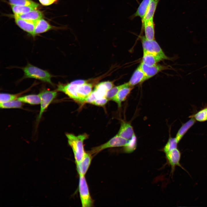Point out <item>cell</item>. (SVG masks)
I'll return each mask as SVG.
<instances>
[{"label":"cell","instance_id":"obj_7","mask_svg":"<svg viewBox=\"0 0 207 207\" xmlns=\"http://www.w3.org/2000/svg\"><path fill=\"white\" fill-rule=\"evenodd\" d=\"M57 91L56 90L43 89L39 94L40 98L41 101L40 110L37 120L38 122L40 120L45 110L56 97Z\"/></svg>","mask_w":207,"mask_h":207},{"label":"cell","instance_id":"obj_14","mask_svg":"<svg viewBox=\"0 0 207 207\" xmlns=\"http://www.w3.org/2000/svg\"><path fill=\"white\" fill-rule=\"evenodd\" d=\"M135 134L133 128L129 122L122 121L117 135L126 139L129 140Z\"/></svg>","mask_w":207,"mask_h":207},{"label":"cell","instance_id":"obj_9","mask_svg":"<svg viewBox=\"0 0 207 207\" xmlns=\"http://www.w3.org/2000/svg\"><path fill=\"white\" fill-rule=\"evenodd\" d=\"M14 18L16 24L20 28L33 37L34 31L38 20H30Z\"/></svg>","mask_w":207,"mask_h":207},{"label":"cell","instance_id":"obj_16","mask_svg":"<svg viewBox=\"0 0 207 207\" xmlns=\"http://www.w3.org/2000/svg\"><path fill=\"white\" fill-rule=\"evenodd\" d=\"M147 80L146 77L139 65L134 71L128 83L130 86L133 87Z\"/></svg>","mask_w":207,"mask_h":207},{"label":"cell","instance_id":"obj_1","mask_svg":"<svg viewBox=\"0 0 207 207\" xmlns=\"http://www.w3.org/2000/svg\"><path fill=\"white\" fill-rule=\"evenodd\" d=\"M66 136L73 151L76 164L77 163L82 159L86 153L84 150L83 142L88 136L86 134L75 135L71 133H66Z\"/></svg>","mask_w":207,"mask_h":207},{"label":"cell","instance_id":"obj_19","mask_svg":"<svg viewBox=\"0 0 207 207\" xmlns=\"http://www.w3.org/2000/svg\"><path fill=\"white\" fill-rule=\"evenodd\" d=\"M43 16L41 12L36 9L26 13L14 14L13 16L14 18H18L25 20H37L42 18Z\"/></svg>","mask_w":207,"mask_h":207},{"label":"cell","instance_id":"obj_4","mask_svg":"<svg viewBox=\"0 0 207 207\" xmlns=\"http://www.w3.org/2000/svg\"><path fill=\"white\" fill-rule=\"evenodd\" d=\"M143 52H147L159 56L163 60H170L164 53L158 43L155 40H149L145 36L140 37Z\"/></svg>","mask_w":207,"mask_h":207},{"label":"cell","instance_id":"obj_5","mask_svg":"<svg viewBox=\"0 0 207 207\" xmlns=\"http://www.w3.org/2000/svg\"><path fill=\"white\" fill-rule=\"evenodd\" d=\"M86 82L84 80H77L66 84L59 83L56 90L64 93L71 98L77 101V88L79 85Z\"/></svg>","mask_w":207,"mask_h":207},{"label":"cell","instance_id":"obj_34","mask_svg":"<svg viewBox=\"0 0 207 207\" xmlns=\"http://www.w3.org/2000/svg\"><path fill=\"white\" fill-rule=\"evenodd\" d=\"M57 0H39L40 2L43 5H49L56 2Z\"/></svg>","mask_w":207,"mask_h":207},{"label":"cell","instance_id":"obj_26","mask_svg":"<svg viewBox=\"0 0 207 207\" xmlns=\"http://www.w3.org/2000/svg\"><path fill=\"white\" fill-rule=\"evenodd\" d=\"M23 103L17 99L7 102L0 103V107L2 109L21 108L23 106Z\"/></svg>","mask_w":207,"mask_h":207},{"label":"cell","instance_id":"obj_29","mask_svg":"<svg viewBox=\"0 0 207 207\" xmlns=\"http://www.w3.org/2000/svg\"><path fill=\"white\" fill-rule=\"evenodd\" d=\"M179 142L175 138L170 137L163 148V150L165 153L173 149L177 148Z\"/></svg>","mask_w":207,"mask_h":207},{"label":"cell","instance_id":"obj_13","mask_svg":"<svg viewBox=\"0 0 207 207\" xmlns=\"http://www.w3.org/2000/svg\"><path fill=\"white\" fill-rule=\"evenodd\" d=\"M133 89V87L128 85L122 88L112 99L118 104L119 107L121 106L122 103L125 101Z\"/></svg>","mask_w":207,"mask_h":207},{"label":"cell","instance_id":"obj_8","mask_svg":"<svg viewBox=\"0 0 207 207\" xmlns=\"http://www.w3.org/2000/svg\"><path fill=\"white\" fill-rule=\"evenodd\" d=\"M165 154L168 162L171 167L172 173L175 170V167L177 166L185 170L180 163L181 154L179 149L177 148Z\"/></svg>","mask_w":207,"mask_h":207},{"label":"cell","instance_id":"obj_3","mask_svg":"<svg viewBox=\"0 0 207 207\" xmlns=\"http://www.w3.org/2000/svg\"><path fill=\"white\" fill-rule=\"evenodd\" d=\"M78 189L82 206H93V200L91 196L85 176H79Z\"/></svg>","mask_w":207,"mask_h":207},{"label":"cell","instance_id":"obj_22","mask_svg":"<svg viewBox=\"0 0 207 207\" xmlns=\"http://www.w3.org/2000/svg\"><path fill=\"white\" fill-rule=\"evenodd\" d=\"M152 0H143L139 5L136 12L131 16V18L137 17L143 19Z\"/></svg>","mask_w":207,"mask_h":207},{"label":"cell","instance_id":"obj_17","mask_svg":"<svg viewBox=\"0 0 207 207\" xmlns=\"http://www.w3.org/2000/svg\"><path fill=\"white\" fill-rule=\"evenodd\" d=\"M112 87V84L110 81H105L97 85L93 91L98 98L106 97L107 93Z\"/></svg>","mask_w":207,"mask_h":207},{"label":"cell","instance_id":"obj_32","mask_svg":"<svg viewBox=\"0 0 207 207\" xmlns=\"http://www.w3.org/2000/svg\"><path fill=\"white\" fill-rule=\"evenodd\" d=\"M11 5L18 6L35 5L38 3L31 0H9Z\"/></svg>","mask_w":207,"mask_h":207},{"label":"cell","instance_id":"obj_28","mask_svg":"<svg viewBox=\"0 0 207 207\" xmlns=\"http://www.w3.org/2000/svg\"><path fill=\"white\" fill-rule=\"evenodd\" d=\"M25 91L16 94H11L7 93H1L0 95V102L3 103L17 99L20 95Z\"/></svg>","mask_w":207,"mask_h":207},{"label":"cell","instance_id":"obj_25","mask_svg":"<svg viewBox=\"0 0 207 207\" xmlns=\"http://www.w3.org/2000/svg\"><path fill=\"white\" fill-rule=\"evenodd\" d=\"M160 1V0H151L144 17L141 20L142 22L145 21L154 19V14Z\"/></svg>","mask_w":207,"mask_h":207},{"label":"cell","instance_id":"obj_12","mask_svg":"<svg viewBox=\"0 0 207 207\" xmlns=\"http://www.w3.org/2000/svg\"><path fill=\"white\" fill-rule=\"evenodd\" d=\"M92 87L91 84L87 82L79 85L77 89V102L84 103L85 99L92 92Z\"/></svg>","mask_w":207,"mask_h":207},{"label":"cell","instance_id":"obj_24","mask_svg":"<svg viewBox=\"0 0 207 207\" xmlns=\"http://www.w3.org/2000/svg\"><path fill=\"white\" fill-rule=\"evenodd\" d=\"M17 99L22 103L31 105L40 104V98L39 94H30L18 97Z\"/></svg>","mask_w":207,"mask_h":207},{"label":"cell","instance_id":"obj_27","mask_svg":"<svg viewBox=\"0 0 207 207\" xmlns=\"http://www.w3.org/2000/svg\"><path fill=\"white\" fill-rule=\"evenodd\" d=\"M137 145V139L135 134L130 139L127 144L124 147V151L126 153H131L136 149Z\"/></svg>","mask_w":207,"mask_h":207},{"label":"cell","instance_id":"obj_18","mask_svg":"<svg viewBox=\"0 0 207 207\" xmlns=\"http://www.w3.org/2000/svg\"><path fill=\"white\" fill-rule=\"evenodd\" d=\"M53 28V27L44 19L38 20L34 31L33 37L39 34L45 32Z\"/></svg>","mask_w":207,"mask_h":207},{"label":"cell","instance_id":"obj_21","mask_svg":"<svg viewBox=\"0 0 207 207\" xmlns=\"http://www.w3.org/2000/svg\"><path fill=\"white\" fill-rule=\"evenodd\" d=\"M195 120L193 117L182 124L178 130L175 138L179 142L189 129L195 124Z\"/></svg>","mask_w":207,"mask_h":207},{"label":"cell","instance_id":"obj_20","mask_svg":"<svg viewBox=\"0 0 207 207\" xmlns=\"http://www.w3.org/2000/svg\"><path fill=\"white\" fill-rule=\"evenodd\" d=\"M161 57L153 54L143 52L142 57V63L148 66H152L157 64V63L163 60Z\"/></svg>","mask_w":207,"mask_h":207},{"label":"cell","instance_id":"obj_31","mask_svg":"<svg viewBox=\"0 0 207 207\" xmlns=\"http://www.w3.org/2000/svg\"><path fill=\"white\" fill-rule=\"evenodd\" d=\"M190 117L194 118L196 120L200 122L207 120V107L200 110Z\"/></svg>","mask_w":207,"mask_h":207},{"label":"cell","instance_id":"obj_2","mask_svg":"<svg viewBox=\"0 0 207 207\" xmlns=\"http://www.w3.org/2000/svg\"><path fill=\"white\" fill-rule=\"evenodd\" d=\"M24 72L22 79L32 78L47 83L53 86L51 78L53 76L47 70H43L30 63L21 68Z\"/></svg>","mask_w":207,"mask_h":207},{"label":"cell","instance_id":"obj_23","mask_svg":"<svg viewBox=\"0 0 207 207\" xmlns=\"http://www.w3.org/2000/svg\"><path fill=\"white\" fill-rule=\"evenodd\" d=\"M39 6L38 4L35 5L18 6L11 5L12 11L14 14L26 13L31 11L37 9Z\"/></svg>","mask_w":207,"mask_h":207},{"label":"cell","instance_id":"obj_33","mask_svg":"<svg viewBox=\"0 0 207 207\" xmlns=\"http://www.w3.org/2000/svg\"><path fill=\"white\" fill-rule=\"evenodd\" d=\"M109 100L106 97L97 99L92 104L97 106H102L105 105Z\"/></svg>","mask_w":207,"mask_h":207},{"label":"cell","instance_id":"obj_30","mask_svg":"<svg viewBox=\"0 0 207 207\" xmlns=\"http://www.w3.org/2000/svg\"><path fill=\"white\" fill-rule=\"evenodd\" d=\"M128 84V83L127 82L120 85L113 87L108 91L106 96V97L109 100H112L122 88Z\"/></svg>","mask_w":207,"mask_h":207},{"label":"cell","instance_id":"obj_10","mask_svg":"<svg viewBox=\"0 0 207 207\" xmlns=\"http://www.w3.org/2000/svg\"><path fill=\"white\" fill-rule=\"evenodd\" d=\"M92 155L86 152L82 159L76 164V170L79 176H84L87 173L92 159Z\"/></svg>","mask_w":207,"mask_h":207},{"label":"cell","instance_id":"obj_6","mask_svg":"<svg viewBox=\"0 0 207 207\" xmlns=\"http://www.w3.org/2000/svg\"><path fill=\"white\" fill-rule=\"evenodd\" d=\"M129 140L125 139L117 134L106 143L93 147L88 152L92 155H96L101 151L108 148L124 147L127 143Z\"/></svg>","mask_w":207,"mask_h":207},{"label":"cell","instance_id":"obj_11","mask_svg":"<svg viewBox=\"0 0 207 207\" xmlns=\"http://www.w3.org/2000/svg\"><path fill=\"white\" fill-rule=\"evenodd\" d=\"M142 70L148 79L154 76L159 72L167 68V67L160 65L156 64L148 66L142 62L140 65Z\"/></svg>","mask_w":207,"mask_h":207},{"label":"cell","instance_id":"obj_15","mask_svg":"<svg viewBox=\"0 0 207 207\" xmlns=\"http://www.w3.org/2000/svg\"><path fill=\"white\" fill-rule=\"evenodd\" d=\"M142 22L145 38L149 40L155 39V24L154 19L145 21Z\"/></svg>","mask_w":207,"mask_h":207}]
</instances>
